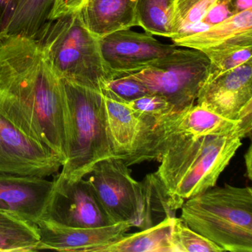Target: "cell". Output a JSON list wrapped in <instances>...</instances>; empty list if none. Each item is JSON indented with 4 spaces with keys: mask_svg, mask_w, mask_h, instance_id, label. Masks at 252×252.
I'll list each match as a JSON object with an SVG mask.
<instances>
[{
    "mask_svg": "<svg viewBox=\"0 0 252 252\" xmlns=\"http://www.w3.org/2000/svg\"><path fill=\"white\" fill-rule=\"evenodd\" d=\"M63 165L58 156L23 133L0 112V172L48 178Z\"/></svg>",
    "mask_w": 252,
    "mask_h": 252,
    "instance_id": "12",
    "label": "cell"
},
{
    "mask_svg": "<svg viewBox=\"0 0 252 252\" xmlns=\"http://www.w3.org/2000/svg\"><path fill=\"white\" fill-rule=\"evenodd\" d=\"M98 42L108 79L136 71L178 48L174 44L161 43L147 32L129 29L99 38Z\"/></svg>",
    "mask_w": 252,
    "mask_h": 252,
    "instance_id": "11",
    "label": "cell"
},
{
    "mask_svg": "<svg viewBox=\"0 0 252 252\" xmlns=\"http://www.w3.org/2000/svg\"><path fill=\"white\" fill-rule=\"evenodd\" d=\"M101 93L125 103L150 94L141 82L126 75L107 79Z\"/></svg>",
    "mask_w": 252,
    "mask_h": 252,
    "instance_id": "26",
    "label": "cell"
},
{
    "mask_svg": "<svg viewBox=\"0 0 252 252\" xmlns=\"http://www.w3.org/2000/svg\"><path fill=\"white\" fill-rule=\"evenodd\" d=\"M244 138L242 133H165L160 150V164L155 173L169 194L184 203L187 199L215 187Z\"/></svg>",
    "mask_w": 252,
    "mask_h": 252,
    "instance_id": "2",
    "label": "cell"
},
{
    "mask_svg": "<svg viewBox=\"0 0 252 252\" xmlns=\"http://www.w3.org/2000/svg\"><path fill=\"white\" fill-rule=\"evenodd\" d=\"M174 252H225L222 248L188 226L175 217L171 239Z\"/></svg>",
    "mask_w": 252,
    "mask_h": 252,
    "instance_id": "24",
    "label": "cell"
},
{
    "mask_svg": "<svg viewBox=\"0 0 252 252\" xmlns=\"http://www.w3.org/2000/svg\"><path fill=\"white\" fill-rule=\"evenodd\" d=\"M216 1L218 0H174L172 39L184 28L201 22Z\"/></svg>",
    "mask_w": 252,
    "mask_h": 252,
    "instance_id": "25",
    "label": "cell"
},
{
    "mask_svg": "<svg viewBox=\"0 0 252 252\" xmlns=\"http://www.w3.org/2000/svg\"><path fill=\"white\" fill-rule=\"evenodd\" d=\"M249 32H252V9L234 14L207 30L172 40L176 46L202 51Z\"/></svg>",
    "mask_w": 252,
    "mask_h": 252,
    "instance_id": "17",
    "label": "cell"
},
{
    "mask_svg": "<svg viewBox=\"0 0 252 252\" xmlns=\"http://www.w3.org/2000/svg\"><path fill=\"white\" fill-rule=\"evenodd\" d=\"M0 112L64 164L68 135L64 85L36 41L0 36Z\"/></svg>",
    "mask_w": 252,
    "mask_h": 252,
    "instance_id": "1",
    "label": "cell"
},
{
    "mask_svg": "<svg viewBox=\"0 0 252 252\" xmlns=\"http://www.w3.org/2000/svg\"><path fill=\"white\" fill-rule=\"evenodd\" d=\"M56 0H17L5 34L36 41L52 20Z\"/></svg>",
    "mask_w": 252,
    "mask_h": 252,
    "instance_id": "18",
    "label": "cell"
},
{
    "mask_svg": "<svg viewBox=\"0 0 252 252\" xmlns=\"http://www.w3.org/2000/svg\"><path fill=\"white\" fill-rule=\"evenodd\" d=\"M195 103L225 119L252 125V60L208 78Z\"/></svg>",
    "mask_w": 252,
    "mask_h": 252,
    "instance_id": "10",
    "label": "cell"
},
{
    "mask_svg": "<svg viewBox=\"0 0 252 252\" xmlns=\"http://www.w3.org/2000/svg\"><path fill=\"white\" fill-rule=\"evenodd\" d=\"M210 72V61L202 51L178 48L142 68L125 75L141 82L150 94L166 98L176 113H180L195 104Z\"/></svg>",
    "mask_w": 252,
    "mask_h": 252,
    "instance_id": "6",
    "label": "cell"
},
{
    "mask_svg": "<svg viewBox=\"0 0 252 252\" xmlns=\"http://www.w3.org/2000/svg\"><path fill=\"white\" fill-rule=\"evenodd\" d=\"M62 81L67 101L68 135L67 159L59 176L76 181L98 162L115 156L101 91Z\"/></svg>",
    "mask_w": 252,
    "mask_h": 252,
    "instance_id": "4",
    "label": "cell"
},
{
    "mask_svg": "<svg viewBox=\"0 0 252 252\" xmlns=\"http://www.w3.org/2000/svg\"><path fill=\"white\" fill-rule=\"evenodd\" d=\"M137 0H88L78 11L84 26L95 37L138 26Z\"/></svg>",
    "mask_w": 252,
    "mask_h": 252,
    "instance_id": "15",
    "label": "cell"
},
{
    "mask_svg": "<svg viewBox=\"0 0 252 252\" xmlns=\"http://www.w3.org/2000/svg\"><path fill=\"white\" fill-rule=\"evenodd\" d=\"M39 243L36 225L0 211V252H36Z\"/></svg>",
    "mask_w": 252,
    "mask_h": 252,
    "instance_id": "22",
    "label": "cell"
},
{
    "mask_svg": "<svg viewBox=\"0 0 252 252\" xmlns=\"http://www.w3.org/2000/svg\"><path fill=\"white\" fill-rule=\"evenodd\" d=\"M36 228L39 236L36 251L103 252L104 248L125 236L132 225L119 222L95 228H70L41 220Z\"/></svg>",
    "mask_w": 252,
    "mask_h": 252,
    "instance_id": "14",
    "label": "cell"
},
{
    "mask_svg": "<svg viewBox=\"0 0 252 252\" xmlns=\"http://www.w3.org/2000/svg\"><path fill=\"white\" fill-rule=\"evenodd\" d=\"M42 220L70 228H95L114 224L84 178L67 181L59 175L54 180L52 194Z\"/></svg>",
    "mask_w": 252,
    "mask_h": 252,
    "instance_id": "9",
    "label": "cell"
},
{
    "mask_svg": "<svg viewBox=\"0 0 252 252\" xmlns=\"http://www.w3.org/2000/svg\"><path fill=\"white\" fill-rule=\"evenodd\" d=\"M252 125L232 121L219 116L201 106L194 104L190 108L169 116L165 133L180 132L191 135H222L242 133L252 135Z\"/></svg>",
    "mask_w": 252,
    "mask_h": 252,
    "instance_id": "16",
    "label": "cell"
},
{
    "mask_svg": "<svg viewBox=\"0 0 252 252\" xmlns=\"http://www.w3.org/2000/svg\"><path fill=\"white\" fill-rule=\"evenodd\" d=\"M126 104L141 114L155 118H163L176 113L172 104L166 98L156 94L144 95Z\"/></svg>",
    "mask_w": 252,
    "mask_h": 252,
    "instance_id": "27",
    "label": "cell"
},
{
    "mask_svg": "<svg viewBox=\"0 0 252 252\" xmlns=\"http://www.w3.org/2000/svg\"><path fill=\"white\" fill-rule=\"evenodd\" d=\"M175 218H166L138 232L126 234L104 248L103 252H174L171 239Z\"/></svg>",
    "mask_w": 252,
    "mask_h": 252,
    "instance_id": "19",
    "label": "cell"
},
{
    "mask_svg": "<svg viewBox=\"0 0 252 252\" xmlns=\"http://www.w3.org/2000/svg\"><path fill=\"white\" fill-rule=\"evenodd\" d=\"M181 219L224 251L252 252V189L225 184L187 199Z\"/></svg>",
    "mask_w": 252,
    "mask_h": 252,
    "instance_id": "3",
    "label": "cell"
},
{
    "mask_svg": "<svg viewBox=\"0 0 252 252\" xmlns=\"http://www.w3.org/2000/svg\"><path fill=\"white\" fill-rule=\"evenodd\" d=\"M231 0H218L212 5L202 22L212 26L234 15Z\"/></svg>",
    "mask_w": 252,
    "mask_h": 252,
    "instance_id": "28",
    "label": "cell"
},
{
    "mask_svg": "<svg viewBox=\"0 0 252 252\" xmlns=\"http://www.w3.org/2000/svg\"><path fill=\"white\" fill-rule=\"evenodd\" d=\"M102 94L115 158L124 160L129 166L144 161L159 160L168 116L155 118L141 114L126 103Z\"/></svg>",
    "mask_w": 252,
    "mask_h": 252,
    "instance_id": "7",
    "label": "cell"
},
{
    "mask_svg": "<svg viewBox=\"0 0 252 252\" xmlns=\"http://www.w3.org/2000/svg\"><path fill=\"white\" fill-rule=\"evenodd\" d=\"M36 42L60 79L101 91L108 74L99 42L78 11L52 20Z\"/></svg>",
    "mask_w": 252,
    "mask_h": 252,
    "instance_id": "5",
    "label": "cell"
},
{
    "mask_svg": "<svg viewBox=\"0 0 252 252\" xmlns=\"http://www.w3.org/2000/svg\"><path fill=\"white\" fill-rule=\"evenodd\" d=\"M252 32L242 33L202 52L211 63L209 78L235 68L252 60Z\"/></svg>",
    "mask_w": 252,
    "mask_h": 252,
    "instance_id": "20",
    "label": "cell"
},
{
    "mask_svg": "<svg viewBox=\"0 0 252 252\" xmlns=\"http://www.w3.org/2000/svg\"><path fill=\"white\" fill-rule=\"evenodd\" d=\"M17 0H0V36L6 33Z\"/></svg>",
    "mask_w": 252,
    "mask_h": 252,
    "instance_id": "30",
    "label": "cell"
},
{
    "mask_svg": "<svg viewBox=\"0 0 252 252\" xmlns=\"http://www.w3.org/2000/svg\"><path fill=\"white\" fill-rule=\"evenodd\" d=\"M54 186L45 177L0 172V211L36 226Z\"/></svg>",
    "mask_w": 252,
    "mask_h": 252,
    "instance_id": "13",
    "label": "cell"
},
{
    "mask_svg": "<svg viewBox=\"0 0 252 252\" xmlns=\"http://www.w3.org/2000/svg\"><path fill=\"white\" fill-rule=\"evenodd\" d=\"M174 0H137L138 26L152 35L172 37Z\"/></svg>",
    "mask_w": 252,
    "mask_h": 252,
    "instance_id": "23",
    "label": "cell"
},
{
    "mask_svg": "<svg viewBox=\"0 0 252 252\" xmlns=\"http://www.w3.org/2000/svg\"><path fill=\"white\" fill-rule=\"evenodd\" d=\"M124 160L109 158L84 176L112 223L125 222L144 228L145 202L141 181L134 179Z\"/></svg>",
    "mask_w": 252,
    "mask_h": 252,
    "instance_id": "8",
    "label": "cell"
},
{
    "mask_svg": "<svg viewBox=\"0 0 252 252\" xmlns=\"http://www.w3.org/2000/svg\"><path fill=\"white\" fill-rule=\"evenodd\" d=\"M234 14L252 9V0H231Z\"/></svg>",
    "mask_w": 252,
    "mask_h": 252,
    "instance_id": "31",
    "label": "cell"
},
{
    "mask_svg": "<svg viewBox=\"0 0 252 252\" xmlns=\"http://www.w3.org/2000/svg\"><path fill=\"white\" fill-rule=\"evenodd\" d=\"M88 0H56L51 20L77 12Z\"/></svg>",
    "mask_w": 252,
    "mask_h": 252,
    "instance_id": "29",
    "label": "cell"
},
{
    "mask_svg": "<svg viewBox=\"0 0 252 252\" xmlns=\"http://www.w3.org/2000/svg\"><path fill=\"white\" fill-rule=\"evenodd\" d=\"M141 183L145 202L144 228H150L166 218H175V212L181 209L183 203L169 194L156 174H149Z\"/></svg>",
    "mask_w": 252,
    "mask_h": 252,
    "instance_id": "21",
    "label": "cell"
},
{
    "mask_svg": "<svg viewBox=\"0 0 252 252\" xmlns=\"http://www.w3.org/2000/svg\"><path fill=\"white\" fill-rule=\"evenodd\" d=\"M245 164L246 168V175L248 178L252 180V147L249 146V149L246 151L244 156Z\"/></svg>",
    "mask_w": 252,
    "mask_h": 252,
    "instance_id": "32",
    "label": "cell"
}]
</instances>
